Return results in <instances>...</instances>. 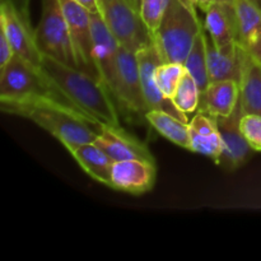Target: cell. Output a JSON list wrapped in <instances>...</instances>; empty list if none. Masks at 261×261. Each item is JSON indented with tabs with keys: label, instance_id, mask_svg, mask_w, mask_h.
<instances>
[{
	"label": "cell",
	"instance_id": "31",
	"mask_svg": "<svg viewBox=\"0 0 261 261\" xmlns=\"http://www.w3.org/2000/svg\"><path fill=\"white\" fill-rule=\"evenodd\" d=\"M216 3V0H196V4H198V8L201 10V12L206 13L209 10V8Z\"/></svg>",
	"mask_w": 261,
	"mask_h": 261
},
{
	"label": "cell",
	"instance_id": "33",
	"mask_svg": "<svg viewBox=\"0 0 261 261\" xmlns=\"http://www.w3.org/2000/svg\"><path fill=\"white\" fill-rule=\"evenodd\" d=\"M216 3L223 5H229V7H234L236 5V0H216Z\"/></svg>",
	"mask_w": 261,
	"mask_h": 261
},
{
	"label": "cell",
	"instance_id": "1",
	"mask_svg": "<svg viewBox=\"0 0 261 261\" xmlns=\"http://www.w3.org/2000/svg\"><path fill=\"white\" fill-rule=\"evenodd\" d=\"M4 114L24 117L50 133L66 149L86 143H93L99 126L93 119L75 107L53 99H0Z\"/></svg>",
	"mask_w": 261,
	"mask_h": 261
},
{
	"label": "cell",
	"instance_id": "3",
	"mask_svg": "<svg viewBox=\"0 0 261 261\" xmlns=\"http://www.w3.org/2000/svg\"><path fill=\"white\" fill-rule=\"evenodd\" d=\"M204 28L195 10L189 9L180 0H170L152 41L163 60L184 64Z\"/></svg>",
	"mask_w": 261,
	"mask_h": 261
},
{
	"label": "cell",
	"instance_id": "23",
	"mask_svg": "<svg viewBox=\"0 0 261 261\" xmlns=\"http://www.w3.org/2000/svg\"><path fill=\"white\" fill-rule=\"evenodd\" d=\"M205 28L196 37L194 46L191 47L188 58H186L185 65L188 73L195 79L200 93H204L208 88L211 79L208 74V61H206V32Z\"/></svg>",
	"mask_w": 261,
	"mask_h": 261
},
{
	"label": "cell",
	"instance_id": "6",
	"mask_svg": "<svg viewBox=\"0 0 261 261\" xmlns=\"http://www.w3.org/2000/svg\"><path fill=\"white\" fill-rule=\"evenodd\" d=\"M99 14L122 47L138 53L152 42L140 13L127 0H98Z\"/></svg>",
	"mask_w": 261,
	"mask_h": 261
},
{
	"label": "cell",
	"instance_id": "13",
	"mask_svg": "<svg viewBox=\"0 0 261 261\" xmlns=\"http://www.w3.org/2000/svg\"><path fill=\"white\" fill-rule=\"evenodd\" d=\"M155 172V162L116 161L111 168V188L133 195H142L154 186Z\"/></svg>",
	"mask_w": 261,
	"mask_h": 261
},
{
	"label": "cell",
	"instance_id": "26",
	"mask_svg": "<svg viewBox=\"0 0 261 261\" xmlns=\"http://www.w3.org/2000/svg\"><path fill=\"white\" fill-rule=\"evenodd\" d=\"M170 0H142L140 3V15L147 25L150 36H153L165 15Z\"/></svg>",
	"mask_w": 261,
	"mask_h": 261
},
{
	"label": "cell",
	"instance_id": "24",
	"mask_svg": "<svg viewBox=\"0 0 261 261\" xmlns=\"http://www.w3.org/2000/svg\"><path fill=\"white\" fill-rule=\"evenodd\" d=\"M200 96V89H199L195 79L186 70L172 97L173 105L185 115L191 114L199 109Z\"/></svg>",
	"mask_w": 261,
	"mask_h": 261
},
{
	"label": "cell",
	"instance_id": "5",
	"mask_svg": "<svg viewBox=\"0 0 261 261\" xmlns=\"http://www.w3.org/2000/svg\"><path fill=\"white\" fill-rule=\"evenodd\" d=\"M35 38L42 55L79 68L68 23L59 0H42V13L35 28Z\"/></svg>",
	"mask_w": 261,
	"mask_h": 261
},
{
	"label": "cell",
	"instance_id": "36",
	"mask_svg": "<svg viewBox=\"0 0 261 261\" xmlns=\"http://www.w3.org/2000/svg\"><path fill=\"white\" fill-rule=\"evenodd\" d=\"M127 2H129L130 3V4H132L133 5V7H134L135 8V4H134V0H127ZM135 9H137V8H135ZM138 10V9H137ZM138 12H139V10H138Z\"/></svg>",
	"mask_w": 261,
	"mask_h": 261
},
{
	"label": "cell",
	"instance_id": "25",
	"mask_svg": "<svg viewBox=\"0 0 261 261\" xmlns=\"http://www.w3.org/2000/svg\"><path fill=\"white\" fill-rule=\"evenodd\" d=\"M186 73V68L181 63H168L163 61L157 66L154 71V79L157 83L158 89L172 101V97L182 79L184 74Z\"/></svg>",
	"mask_w": 261,
	"mask_h": 261
},
{
	"label": "cell",
	"instance_id": "30",
	"mask_svg": "<svg viewBox=\"0 0 261 261\" xmlns=\"http://www.w3.org/2000/svg\"><path fill=\"white\" fill-rule=\"evenodd\" d=\"M78 4H81L82 7L86 8L88 12L91 13H99V7H98V0H74Z\"/></svg>",
	"mask_w": 261,
	"mask_h": 261
},
{
	"label": "cell",
	"instance_id": "12",
	"mask_svg": "<svg viewBox=\"0 0 261 261\" xmlns=\"http://www.w3.org/2000/svg\"><path fill=\"white\" fill-rule=\"evenodd\" d=\"M92 33H93L94 61L101 82L114 96L117 76V56L120 43L116 40L99 13H92Z\"/></svg>",
	"mask_w": 261,
	"mask_h": 261
},
{
	"label": "cell",
	"instance_id": "32",
	"mask_svg": "<svg viewBox=\"0 0 261 261\" xmlns=\"http://www.w3.org/2000/svg\"><path fill=\"white\" fill-rule=\"evenodd\" d=\"M184 5L189 8L191 10H195L196 12V8H198V4H196V0H180Z\"/></svg>",
	"mask_w": 261,
	"mask_h": 261
},
{
	"label": "cell",
	"instance_id": "4",
	"mask_svg": "<svg viewBox=\"0 0 261 261\" xmlns=\"http://www.w3.org/2000/svg\"><path fill=\"white\" fill-rule=\"evenodd\" d=\"M27 98L53 99L75 107L43 69L36 68L14 55L7 65L0 68V99Z\"/></svg>",
	"mask_w": 261,
	"mask_h": 261
},
{
	"label": "cell",
	"instance_id": "22",
	"mask_svg": "<svg viewBox=\"0 0 261 261\" xmlns=\"http://www.w3.org/2000/svg\"><path fill=\"white\" fill-rule=\"evenodd\" d=\"M206 61L211 82L217 81H241L242 66L240 51L237 56L226 55L214 46L213 41L206 35Z\"/></svg>",
	"mask_w": 261,
	"mask_h": 261
},
{
	"label": "cell",
	"instance_id": "27",
	"mask_svg": "<svg viewBox=\"0 0 261 261\" xmlns=\"http://www.w3.org/2000/svg\"><path fill=\"white\" fill-rule=\"evenodd\" d=\"M240 127L245 139L254 152H261V116L254 114H244Z\"/></svg>",
	"mask_w": 261,
	"mask_h": 261
},
{
	"label": "cell",
	"instance_id": "7",
	"mask_svg": "<svg viewBox=\"0 0 261 261\" xmlns=\"http://www.w3.org/2000/svg\"><path fill=\"white\" fill-rule=\"evenodd\" d=\"M59 2L68 23L79 69L101 81L94 61L92 13L74 0H59Z\"/></svg>",
	"mask_w": 261,
	"mask_h": 261
},
{
	"label": "cell",
	"instance_id": "8",
	"mask_svg": "<svg viewBox=\"0 0 261 261\" xmlns=\"http://www.w3.org/2000/svg\"><path fill=\"white\" fill-rule=\"evenodd\" d=\"M114 97L117 103L135 114L148 111L140 79L138 55L134 51L120 46L117 56V76Z\"/></svg>",
	"mask_w": 261,
	"mask_h": 261
},
{
	"label": "cell",
	"instance_id": "18",
	"mask_svg": "<svg viewBox=\"0 0 261 261\" xmlns=\"http://www.w3.org/2000/svg\"><path fill=\"white\" fill-rule=\"evenodd\" d=\"M240 96H241V89L239 82H211L205 92L201 93L198 110L214 117L229 116L239 105Z\"/></svg>",
	"mask_w": 261,
	"mask_h": 261
},
{
	"label": "cell",
	"instance_id": "21",
	"mask_svg": "<svg viewBox=\"0 0 261 261\" xmlns=\"http://www.w3.org/2000/svg\"><path fill=\"white\" fill-rule=\"evenodd\" d=\"M145 120L162 137L173 144L190 150V126L189 122L177 119L162 110H149L144 114Z\"/></svg>",
	"mask_w": 261,
	"mask_h": 261
},
{
	"label": "cell",
	"instance_id": "15",
	"mask_svg": "<svg viewBox=\"0 0 261 261\" xmlns=\"http://www.w3.org/2000/svg\"><path fill=\"white\" fill-rule=\"evenodd\" d=\"M93 143L98 145L106 154H109L115 162L127 160L154 162V157L149 152L147 145L132 137L121 126L101 125L98 137Z\"/></svg>",
	"mask_w": 261,
	"mask_h": 261
},
{
	"label": "cell",
	"instance_id": "28",
	"mask_svg": "<svg viewBox=\"0 0 261 261\" xmlns=\"http://www.w3.org/2000/svg\"><path fill=\"white\" fill-rule=\"evenodd\" d=\"M14 51H13L12 45H10L9 40L5 36L3 31H0V68L7 65L13 58H14Z\"/></svg>",
	"mask_w": 261,
	"mask_h": 261
},
{
	"label": "cell",
	"instance_id": "9",
	"mask_svg": "<svg viewBox=\"0 0 261 261\" xmlns=\"http://www.w3.org/2000/svg\"><path fill=\"white\" fill-rule=\"evenodd\" d=\"M0 31L5 33L17 56L42 69V53L35 38V30L10 3L0 2Z\"/></svg>",
	"mask_w": 261,
	"mask_h": 261
},
{
	"label": "cell",
	"instance_id": "19",
	"mask_svg": "<svg viewBox=\"0 0 261 261\" xmlns=\"http://www.w3.org/2000/svg\"><path fill=\"white\" fill-rule=\"evenodd\" d=\"M68 152L89 177L111 188V168L115 161L98 145L86 143L69 148Z\"/></svg>",
	"mask_w": 261,
	"mask_h": 261
},
{
	"label": "cell",
	"instance_id": "10",
	"mask_svg": "<svg viewBox=\"0 0 261 261\" xmlns=\"http://www.w3.org/2000/svg\"><path fill=\"white\" fill-rule=\"evenodd\" d=\"M244 115L241 101L229 116L217 117V125L222 140V152L218 163L226 171H236L249 161L254 152L240 127Z\"/></svg>",
	"mask_w": 261,
	"mask_h": 261
},
{
	"label": "cell",
	"instance_id": "2",
	"mask_svg": "<svg viewBox=\"0 0 261 261\" xmlns=\"http://www.w3.org/2000/svg\"><path fill=\"white\" fill-rule=\"evenodd\" d=\"M42 69L66 98L97 124L121 126L112 93L99 79L43 55Z\"/></svg>",
	"mask_w": 261,
	"mask_h": 261
},
{
	"label": "cell",
	"instance_id": "16",
	"mask_svg": "<svg viewBox=\"0 0 261 261\" xmlns=\"http://www.w3.org/2000/svg\"><path fill=\"white\" fill-rule=\"evenodd\" d=\"M237 43L261 64V10L249 0H236Z\"/></svg>",
	"mask_w": 261,
	"mask_h": 261
},
{
	"label": "cell",
	"instance_id": "11",
	"mask_svg": "<svg viewBox=\"0 0 261 261\" xmlns=\"http://www.w3.org/2000/svg\"><path fill=\"white\" fill-rule=\"evenodd\" d=\"M137 55L138 61H139L143 94H144L148 111L149 110H162V111L168 112V114L173 115V116L182 120V121L189 122L186 115L184 112H181L173 105V102L171 99H168L166 96H163L162 92L158 89L154 79V71L157 69V66L160 64H162L165 60L161 56L160 51H158L154 42L152 41L149 45L140 48L137 53Z\"/></svg>",
	"mask_w": 261,
	"mask_h": 261
},
{
	"label": "cell",
	"instance_id": "20",
	"mask_svg": "<svg viewBox=\"0 0 261 261\" xmlns=\"http://www.w3.org/2000/svg\"><path fill=\"white\" fill-rule=\"evenodd\" d=\"M242 74L240 81L241 101L244 114L261 116V64L239 47Z\"/></svg>",
	"mask_w": 261,
	"mask_h": 261
},
{
	"label": "cell",
	"instance_id": "17",
	"mask_svg": "<svg viewBox=\"0 0 261 261\" xmlns=\"http://www.w3.org/2000/svg\"><path fill=\"white\" fill-rule=\"evenodd\" d=\"M190 150L206 155L218 163L222 152V140L217 125V117L199 111L189 122Z\"/></svg>",
	"mask_w": 261,
	"mask_h": 261
},
{
	"label": "cell",
	"instance_id": "29",
	"mask_svg": "<svg viewBox=\"0 0 261 261\" xmlns=\"http://www.w3.org/2000/svg\"><path fill=\"white\" fill-rule=\"evenodd\" d=\"M0 2H8L15 8L18 13L22 15L23 19L31 24V18H30V3L31 0H0Z\"/></svg>",
	"mask_w": 261,
	"mask_h": 261
},
{
	"label": "cell",
	"instance_id": "35",
	"mask_svg": "<svg viewBox=\"0 0 261 261\" xmlns=\"http://www.w3.org/2000/svg\"><path fill=\"white\" fill-rule=\"evenodd\" d=\"M140 3H142V0H134V4H135V8H137L138 10L140 9ZM140 13V12H139Z\"/></svg>",
	"mask_w": 261,
	"mask_h": 261
},
{
	"label": "cell",
	"instance_id": "34",
	"mask_svg": "<svg viewBox=\"0 0 261 261\" xmlns=\"http://www.w3.org/2000/svg\"><path fill=\"white\" fill-rule=\"evenodd\" d=\"M249 2L252 3V4H254L255 7H257L261 10V0H249Z\"/></svg>",
	"mask_w": 261,
	"mask_h": 261
},
{
	"label": "cell",
	"instance_id": "14",
	"mask_svg": "<svg viewBox=\"0 0 261 261\" xmlns=\"http://www.w3.org/2000/svg\"><path fill=\"white\" fill-rule=\"evenodd\" d=\"M205 30L214 46L226 55H239L236 5L214 3L205 13Z\"/></svg>",
	"mask_w": 261,
	"mask_h": 261
}]
</instances>
